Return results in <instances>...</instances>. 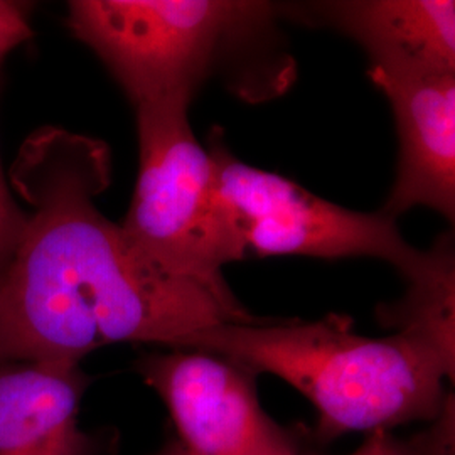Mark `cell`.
<instances>
[{"label":"cell","instance_id":"obj_1","mask_svg":"<svg viewBox=\"0 0 455 455\" xmlns=\"http://www.w3.org/2000/svg\"><path fill=\"white\" fill-rule=\"evenodd\" d=\"M11 180L31 212L0 278V363L80 366L115 342L178 349L216 325L267 321L132 248L95 204L112 180L105 142L44 127L20 147Z\"/></svg>","mask_w":455,"mask_h":455},{"label":"cell","instance_id":"obj_2","mask_svg":"<svg viewBox=\"0 0 455 455\" xmlns=\"http://www.w3.org/2000/svg\"><path fill=\"white\" fill-rule=\"evenodd\" d=\"M178 349L231 359L255 374H275L300 391L319 413L317 435L393 432L434 422L454 398L455 364L427 342L395 331L368 338L344 314L319 321L221 324L196 332Z\"/></svg>","mask_w":455,"mask_h":455},{"label":"cell","instance_id":"obj_3","mask_svg":"<svg viewBox=\"0 0 455 455\" xmlns=\"http://www.w3.org/2000/svg\"><path fill=\"white\" fill-rule=\"evenodd\" d=\"M188 108L186 103L135 108L140 164L120 227L157 270L233 293L223 268L246 257L220 199L212 154L196 139Z\"/></svg>","mask_w":455,"mask_h":455},{"label":"cell","instance_id":"obj_4","mask_svg":"<svg viewBox=\"0 0 455 455\" xmlns=\"http://www.w3.org/2000/svg\"><path fill=\"white\" fill-rule=\"evenodd\" d=\"M272 14L265 2L73 0L68 26L140 108L191 105L221 46Z\"/></svg>","mask_w":455,"mask_h":455},{"label":"cell","instance_id":"obj_5","mask_svg":"<svg viewBox=\"0 0 455 455\" xmlns=\"http://www.w3.org/2000/svg\"><path fill=\"white\" fill-rule=\"evenodd\" d=\"M210 152L220 199L244 257H371L388 261L408 283L454 268L449 238L432 250H419L383 212L332 204L293 180L240 163L220 140H212Z\"/></svg>","mask_w":455,"mask_h":455},{"label":"cell","instance_id":"obj_6","mask_svg":"<svg viewBox=\"0 0 455 455\" xmlns=\"http://www.w3.org/2000/svg\"><path fill=\"white\" fill-rule=\"evenodd\" d=\"M137 371L197 455H307L261 408L257 374L199 349L146 355Z\"/></svg>","mask_w":455,"mask_h":455},{"label":"cell","instance_id":"obj_7","mask_svg":"<svg viewBox=\"0 0 455 455\" xmlns=\"http://www.w3.org/2000/svg\"><path fill=\"white\" fill-rule=\"evenodd\" d=\"M388 98L400 140L396 178L381 212L393 220L428 208L454 221L455 73L370 66Z\"/></svg>","mask_w":455,"mask_h":455},{"label":"cell","instance_id":"obj_8","mask_svg":"<svg viewBox=\"0 0 455 455\" xmlns=\"http://www.w3.org/2000/svg\"><path fill=\"white\" fill-rule=\"evenodd\" d=\"M88 385L80 366L0 363V455H95L80 428Z\"/></svg>","mask_w":455,"mask_h":455},{"label":"cell","instance_id":"obj_9","mask_svg":"<svg viewBox=\"0 0 455 455\" xmlns=\"http://www.w3.org/2000/svg\"><path fill=\"white\" fill-rule=\"evenodd\" d=\"M323 19L366 49L371 66L455 73V2H327Z\"/></svg>","mask_w":455,"mask_h":455},{"label":"cell","instance_id":"obj_10","mask_svg":"<svg viewBox=\"0 0 455 455\" xmlns=\"http://www.w3.org/2000/svg\"><path fill=\"white\" fill-rule=\"evenodd\" d=\"M454 398L432 425L410 439L395 437L393 432H371L351 455H454Z\"/></svg>","mask_w":455,"mask_h":455},{"label":"cell","instance_id":"obj_11","mask_svg":"<svg viewBox=\"0 0 455 455\" xmlns=\"http://www.w3.org/2000/svg\"><path fill=\"white\" fill-rule=\"evenodd\" d=\"M28 223V212L14 201L0 169V278L7 272Z\"/></svg>","mask_w":455,"mask_h":455},{"label":"cell","instance_id":"obj_12","mask_svg":"<svg viewBox=\"0 0 455 455\" xmlns=\"http://www.w3.org/2000/svg\"><path fill=\"white\" fill-rule=\"evenodd\" d=\"M29 5L0 0V61L7 52L33 37Z\"/></svg>","mask_w":455,"mask_h":455},{"label":"cell","instance_id":"obj_13","mask_svg":"<svg viewBox=\"0 0 455 455\" xmlns=\"http://www.w3.org/2000/svg\"><path fill=\"white\" fill-rule=\"evenodd\" d=\"M150 455H197L191 452L189 449H186L180 440H171L164 445L163 449H159L157 452Z\"/></svg>","mask_w":455,"mask_h":455}]
</instances>
